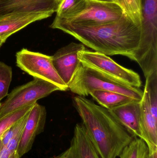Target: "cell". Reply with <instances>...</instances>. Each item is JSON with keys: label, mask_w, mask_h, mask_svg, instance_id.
Segmentation results:
<instances>
[{"label": "cell", "mask_w": 157, "mask_h": 158, "mask_svg": "<svg viewBox=\"0 0 157 158\" xmlns=\"http://www.w3.org/2000/svg\"><path fill=\"white\" fill-rule=\"evenodd\" d=\"M61 0H3L0 2V15L11 13L57 12Z\"/></svg>", "instance_id": "4fadbf2b"}, {"label": "cell", "mask_w": 157, "mask_h": 158, "mask_svg": "<svg viewBox=\"0 0 157 158\" xmlns=\"http://www.w3.org/2000/svg\"><path fill=\"white\" fill-rule=\"evenodd\" d=\"M109 110L132 137L142 138L140 101L131 102Z\"/></svg>", "instance_id": "5bb4252c"}, {"label": "cell", "mask_w": 157, "mask_h": 158, "mask_svg": "<svg viewBox=\"0 0 157 158\" xmlns=\"http://www.w3.org/2000/svg\"><path fill=\"white\" fill-rule=\"evenodd\" d=\"M34 104L18 110L0 119V138L13 124L30 111Z\"/></svg>", "instance_id": "44dd1931"}, {"label": "cell", "mask_w": 157, "mask_h": 158, "mask_svg": "<svg viewBox=\"0 0 157 158\" xmlns=\"http://www.w3.org/2000/svg\"><path fill=\"white\" fill-rule=\"evenodd\" d=\"M2 141H1V138H0V154H1V150H2Z\"/></svg>", "instance_id": "83f0119b"}, {"label": "cell", "mask_w": 157, "mask_h": 158, "mask_svg": "<svg viewBox=\"0 0 157 158\" xmlns=\"http://www.w3.org/2000/svg\"><path fill=\"white\" fill-rule=\"evenodd\" d=\"M74 104L92 143L101 158H116L134 139L109 110L84 97L76 96Z\"/></svg>", "instance_id": "7a4b0ae2"}, {"label": "cell", "mask_w": 157, "mask_h": 158, "mask_svg": "<svg viewBox=\"0 0 157 158\" xmlns=\"http://www.w3.org/2000/svg\"><path fill=\"white\" fill-rule=\"evenodd\" d=\"M96 1H101L105 2H113V0H96Z\"/></svg>", "instance_id": "4316f807"}, {"label": "cell", "mask_w": 157, "mask_h": 158, "mask_svg": "<svg viewBox=\"0 0 157 158\" xmlns=\"http://www.w3.org/2000/svg\"><path fill=\"white\" fill-rule=\"evenodd\" d=\"M89 95L101 106L110 110L123 105L134 101H140L125 95L110 91L96 90Z\"/></svg>", "instance_id": "2e32d148"}, {"label": "cell", "mask_w": 157, "mask_h": 158, "mask_svg": "<svg viewBox=\"0 0 157 158\" xmlns=\"http://www.w3.org/2000/svg\"><path fill=\"white\" fill-rule=\"evenodd\" d=\"M51 158H101L82 123L76 125L70 146Z\"/></svg>", "instance_id": "8fae6325"}, {"label": "cell", "mask_w": 157, "mask_h": 158, "mask_svg": "<svg viewBox=\"0 0 157 158\" xmlns=\"http://www.w3.org/2000/svg\"><path fill=\"white\" fill-rule=\"evenodd\" d=\"M147 158H157V150L151 153H148Z\"/></svg>", "instance_id": "cb8c5ba5"}, {"label": "cell", "mask_w": 157, "mask_h": 158, "mask_svg": "<svg viewBox=\"0 0 157 158\" xmlns=\"http://www.w3.org/2000/svg\"><path fill=\"white\" fill-rule=\"evenodd\" d=\"M20 156H19V155H18V153L17 151H16L14 154H13V156H12V157L11 158H20Z\"/></svg>", "instance_id": "d4e9b609"}, {"label": "cell", "mask_w": 157, "mask_h": 158, "mask_svg": "<svg viewBox=\"0 0 157 158\" xmlns=\"http://www.w3.org/2000/svg\"><path fill=\"white\" fill-rule=\"evenodd\" d=\"M46 12L11 13L0 15V39L5 40L31 23L50 17Z\"/></svg>", "instance_id": "7c38bea8"}, {"label": "cell", "mask_w": 157, "mask_h": 158, "mask_svg": "<svg viewBox=\"0 0 157 158\" xmlns=\"http://www.w3.org/2000/svg\"><path fill=\"white\" fill-rule=\"evenodd\" d=\"M113 2L118 5L134 23L141 27L143 0H113Z\"/></svg>", "instance_id": "e0dca14e"}, {"label": "cell", "mask_w": 157, "mask_h": 158, "mask_svg": "<svg viewBox=\"0 0 157 158\" xmlns=\"http://www.w3.org/2000/svg\"><path fill=\"white\" fill-rule=\"evenodd\" d=\"M17 65L35 78H38L57 85L61 91L68 89L54 68L52 56L23 49L16 55Z\"/></svg>", "instance_id": "52a82bcc"}, {"label": "cell", "mask_w": 157, "mask_h": 158, "mask_svg": "<svg viewBox=\"0 0 157 158\" xmlns=\"http://www.w3.org/2000/svg\"><path fill=\"white\" fill-rule=\"evenodd\" d=\"M12 78L11 67L0 62V101L7 95Z\"/></svg>", "instance_id": "7402d4cb"}, {"label": "cell", "mask_w": 157, "mask_h": 158, "mask_svg": "<svg viewBox=\"0 0 157 158\" xmlns=\"http://www.w3.org/2000/svg\"><path fill=\"white\" fill-rule=\"evenodd\" d=\"M144 92L146 94L150 110L157 118V71L146 78Z\"/></svg>", "instance_id": "d6986e66"}, {"label": "cell", "mask_w": 157, "mask_h": 158, "mask_svg": "<svg viewBox=\"0 0 157 158\" xmlns=\"http://www.w3.org/2000/svg\"><path fill=\"white\" fill-rule=\"evenodd\" d=\"M148 148L145 142L141 138H134L122 151L120 158H147Z\"/></svg>", "instance_id": "ac0fdd59"}, {"label": "cell", "mask_w": 157, "mask_h": 158, "mask_svg": "<svg viewBox=\"0 0 157 158\" xmlns=\"http://www.w3.org/2000/svg\"><path fill=\"white\" fill-rule=\"evenodd\" d=\"M85 49L83 44L72 42L52 56L54 68L68 86L80 65L78 53Z\"/></svg>", "instance_id": "9c48e42d"}, {"label": "cell", "mask_w": 157, "mask_h": 158, "mask_svg": "<svg viewBox=\"0 0 157 158\" xmlns=\"http://www.w3.org/2000/svg\"><path fill=\"white\" fill-rule=\"evenodd\" d=\"M68 88L80 96H86L96 90L110 91L141 101L143 91L139 87L124 84L80 63Z\"/></svg>", "instance_id": "3957f363"}, {"label": "cell", "mask_w": 157, "mask_h": 158, "mask_svg": "<svg viewBox=\"0 0 157 158\" xmlns=\"http://www.w3.org/2000/svg\"><path fill=\"white\" fill-rule=\"evenodd\" d=\"M86 0H62L56 16L64 18L73 15L83 8Z\"/></svg>", "instance_id": "ffe728a7"}, {"label": "cell", "mask_w": 157, "mask_h": 158, "mask_svg": "<svg viewBox=\"0 0 157 158\" xmlns=\"http://www.w3.org/2000/svg\"><path fill=\"white\" fill-rule=\"evenodd\" d=\"M56 91H61L53 84L35 78L33 81L15 88L0 106V119L9 114L30 106L40 98L46 97Z\"/></svg>", "instance_id": "5b68a950"}, {"label": "cell", "mask_w": 157, "mask_h": 158, "mask_svg": "<svg viewBox=\"0 0 157 158\" xmlns=\"http://www.w3.org/2000/svg\"><path fill=\"white\" fill-rule=\"evenodd\" d=\"M81 64L124 84L140 87L142 81L136 72L119 64L108 56L84 50L78 53Z\"/></svg>", "instance_id": "8992f818"}, {"label": "cell", "mask_w": 157, "mask_h": 158, "mask_svg": "<svg viewBox=\"0 0 157 158\" xmlns=\"http://www.w3.org/2000/svg\"><path fill=\"white\" fill-rule=\"evenodd\" d=\"M140 107L141 139L147 145L148 153H151L157 150V118L151 112L146 94L144 91Z\"/></svg>", "instance_id": "9a60e30c"}, {"label": "cell", "mask_w": 157, "mask_h": 158, "mask_svg": "<svg viewBox=\"0 0 157 158\" xmlns=\"http://www.w3.org/2000/svg\"><path fill=\"white\" fill-rule=\"evenodd\" d=\"M5 40H1V39H0V47L5 42Z\"/></svg>", "instance_id": "484cf974"}, {"label": "cell", "mask_w": 157, "mask_h": 158, "mask_svg": "<svg viewBox=\"0 0 157 158\" xmlns=\"http://www.w3.org/2000/svg\"><path fill=\"white\" fill-rule=\"evenodd\" d=\"M50 27L71 35L95 52L107 56H124L131 60L141 38V26L124 14L118 20L94 25L67 23L54 19Z\"/></svg>", "instance_id": "6da1fadb"}, {"label": "cell", "mask_w": 157, "mask_h": 158, "mask_svg": "<svg viewBox=\"0 0 157 158\" xmlns=\"http://www.w3.org/2000/svg\"><path fill=\"white\" fill-rule=\"evenodd\" d=\"M46 116L45 107L35 103L29 112L17 150L20 157L30 151L36 136L43 132Z\"/></svg>", "instance_id": "30bf717a"}, {"label": "cell", "mask_w": 157, "mask_h": 158, "mask_svg": "<svg viewBox=\"0 0 157 158\" xmlns=\"http://www.w3.org/2000/svg\"><path fill=\"white\" fill-rule=\"evenodd\" d=\"M2 1H3V0H0V2H2Z\"/></svg>", "instance_id": "f1b7e54d"}, {"label": "cell", "mask_w": 157, "mask_h": 158, "mask_svg": "<svg viewBox=\"0 0 157 158\" xmlns=\"http://www.w3.org/2000/svg\"><path fill=\"white\" fill-rule=\"evenodd\" d=\"M61 1H62V0H61Z\"/></svg>", "instance_id": "4dcf8cb0"}, {"label": "cell", "mask_w": 157, "mask_h": 158, "mask_svg": "<svg viewBox=\"0 0 157 158\" xmlns=\"http://www.w3.org/2000/svg\"><path fill=\"white\" fill-rule=\"evenodd\" d=\"M124 14L121 8L113 2L86 0L79 12L64 18L56 16L55 19L67 23L94 25L118 20Z\"/></svg>", "instance_id": "ba28073f"}, {"label": "cell", "mask_w": 157, "mask_h": 158, "mask_svg": "<svg viewBox=\"0 0 157 158\" xmlns=\"http://www.w3.org/2000/svg\"><path fill=\"white\" fill-rule=\"evenodd\" d=\"M1 103H0V106H1Z\"/></svg>", "instance_id": "f546056e"}, {"label": "cell", "mask_w": 157, "mask_h": 158, "mask_svg": "<svg viewBox=\"0 0 157 158\" xmlns=\"http://www.w3.org/2000/svg\"><path fill=\"white\" fill-rule=\"evenodd\" d=\"M141 38L134 61L140 67L153 68L157 65V0H143Z\"/></svg>", "instance_id": "277c9868"}, {"label": "cell", "mask_w": 157, "mask_h": 158, "mask_svg": "<svg viewBox=\"0 0 157 158\" xmlns=\"http://www.w3.org/2000/svg\"><path fill=\"white\" fill-rule=\"evenodd\" d=\"M26 125V124H25ZM25 126L18 131L8 143L3 147L1 150L0 158H11L13 154L17 150Z\"/></svg>", "instance_id": "603a6c76"}]
</instances>
